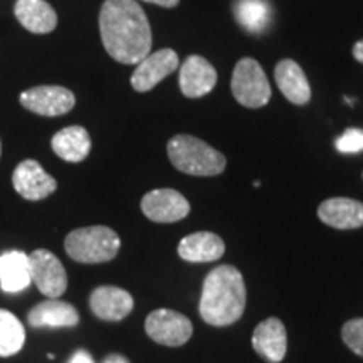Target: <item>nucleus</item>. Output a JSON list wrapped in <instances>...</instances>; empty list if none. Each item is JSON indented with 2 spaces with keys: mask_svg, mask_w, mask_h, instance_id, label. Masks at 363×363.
<instances>
[{
  "mask_svg": "<svg viewBox=\"0 0 363 363\" xmlns=\"http://www.w3.org/2000/svg\"><path fill=\"white\" fill-rule=\"evenodd\" d=\"M99 33L106 52L121 65H138L152 51V27L136 0H104Z\"/></svg>",
  "mask_w": 363,
  "mask_h": 363,
  "instance_id": "obj_1",
  "label": "nucleus"
},
{
  "mask_svg": "<svg viewBox=\"0 0 363 363\" xmlns=\"http://www.w3.org/2000/svg\"><path fill=\"white\" fill-rule=\"evenodd\" d=\"M247 301L246 283L238 267L222 264L206 276L199 313L207 325L229 326L240 320Z\"/></svg>",
  "mask_w": 363,
  "mask_h": 363,
  "instance_id": "obj_2",
  "label": "nucleus"
},
{
  "mask_svg": "<svg viewBox=\"0 0 363 363\" xmlns=\"http://www.w3.org/2000/svg\"><path fill=\"white\" fill-rule=\"evenodd\" d=\"M172 165L182 174L216 177L225 170V157L219 150L192 135H175L167 143Z\"/></svg>",
  "mask_w": 363,
  "mask_h": 363,
  "instance_id": "obj_3",
  "label": "nucleus"
},
{
  "mask_svg": "<svg viewBox=\"0 0 363 363\" xmlns=\"http://www.w3.org/2000/svg\"><path fill=\"white\" fill-rule=\"evenodd\" d=\"M120 247V235L106 225L79 227L71 230L65 240L67 256L81 264H101L113 261Z\"/></svg>",
  "mask_w": 363,
  "mask_h": 363,
  "instance_id": "obj_4",
  "label": "nucleus"
},
{
  "mask_svg": "<svg viewBox=\"0 0 363 363\" xmlns=\"http://www.w3.org/2000/svg\"><path fill=\"white\" fill-rule=\"evenodd\" d=\"M230 89L239 104L246 108H262L271 99V84L264 69L256 59L244 57L235 65Z\"/></svg>",
  "mask_w": 363,
  "mask_h": 363,
  "instance_id": "obj_5",
  "label": "nucleus"
},
{
  "mask_svg": "<svg viewBox=\"0 0 363 363\" xmlns=\"http://www.w3.org/2000/svg\"><path fill=\"white\" fill-rule=\"evenodd\" d=\"M145 331L153 342L165 347H182L192 338L194 326L187 316L179 311L160 308L145 320Z\"/></svg>",
  "mask_w": 363,
  "mask_h": 363,
  "instance_id": "obj_6",
  "label": "nucleus"
},
{
  "mask_svg": "<svg viewBox=\"0 0 363 363\" xmlns=\"http://www.w3.org/2000/svg\"><path fill=\"white\" fill-rule=\"evenodd\" d=\"M30 279L38 286V289L44 296L57 299L67 289V272L59 261L48 249H35L29 254Z\"/></svg>",
  "mask_w": 363,
  "mask_h": 363,
  "instance_id": "obj_7",
  "label": "nucleus"
},
{
  "mask_svg": "<svg viewBox=\"0 0 363 363\" xmlns=\"http://www.w3.org/2000/svg\"><path fill=\"white\" fill-rule=\"evenodd\" d=\"M21 104L40 116H62L76 104L72 91L62 86H35L21 93Z\"/></svg>",
  "mask_w": 363,
  "mask_h": 363,
  "instance_id": "obj_8",
  "label": "nucleus"
},
{
  "mask_svg": "<svg viewBox=\"0 0 363 363\" xmlns=\"http://www.w3.org/2000/svg\"><path fill=\"white\" fill-rule=\"evenodd\" d=\"M142 212L152 222L172 224L189 216L190 203L179 190L155 189L143 195Z\"/></svg>",
  "mask_w": 363,
  "mask_h": 363,
  "instance_id": "obj_9",
  "label": "nucleus"
},
{
  "mask_svg": "<svg viewBox=\"0 0 363 363\" xmlns=\"http://www.w3.org/2000/svg\"><path fill=\"white\" fill-rule=\"evenodd\" d=\"M177 69H179V54L174 49L150 52L136 65L131 74V88L138 93H147Z\"/></svg>",
  "mask_w": 363,
  "mask_h": 363,
  "instance_id": "obj_10",
  "label": "nucleus"
},
{
  "mask_svg": "<svg viewBox=\"0 0 363 363\" xmlns=\"http://www.w3.org/2000/svg\"><path fill=\"white\" fill-rule=\"evenodd\" d=\"M12 185L16 192L26 201H43L56 192L57 182L40 167L39 162L22 160L12 174Z\"/></svg>",
  "mask_w": 363,
  "mask_h": 363,
  "instance_id": "obj_11",
  "label": "nucleus"
},
{
  "mask_svg": "<svg viewBox=\"0 0 363 363\" xmlns=\"http://www.w3.org/2000/svg\"><path fill=\"white\" fill-rule=\"evenodd\" d=\"M179 84L184 96L187 98H202L211 93L217 84L216 67L207 61L206 57L189 56L180 66Z\"/></svg>",
  "mask_w": 363,
  "mask_h": 363,
  "instance_id": "obj_12",
  "label": "nucleus"
},
{
  "mask_svg": "<svg viewBox=\"0 0 363 363\" xmlns=\"http://www.w3.org/2000/svg\"><path fill=\"white\" fill-rule=\"evenodd\" d=\"M133 296L116 286H98L89 294L93 315L103 321H121L133 311Z\"/></svg>",
  "mask_w": 363,
  "mask_h": 363,
  "instance_id": "obj_13",
  "label": "nucleus"
},
{
  "mask_svg": "<svg viewBox=\"0 0 363 363\" xmlns=\"http://www.w3.org/2000/svg\"><path fill=\"white\" fill-rule=\"evenodd\" d=\"M252 348L266 362H283L288 352V333L283 321L276 316L261 321L252 333Z\"/></svg>",
  "mask_w": 363,
  "mask_h": 363,
  "instance_id": "obj_14",
  "label": "nucleus"
},
{
  "mask_svg": "<svg viewBox=\"0 0 363 363\" xmlns=\"http://www.w3.org/2000/svg\"><path fill=\"white\" fill-rule=\"evenodd\" d=\"M318 217L333 229H360L363 227V203L347 197L326 199L318 207Z\"/></svg>",
  "mask_w": 363,
  "mask_h": 363,
  "instance_id": "obj_15",
  "label": "nucleus"
},
{
  "mask_svg": "<svg viewBox=\"0 0 363 363\" xmlns=\"http://www.w3.org/2000/svg\"><path fill=\"white\" fill-rule=\"evenodd\" d=\"M27 321L33 328H71L79 323V313L71 303L48 299L29 311Z\"/></svg>",
  "mask_w": 363,
  "mask_h": 363,
  "instance_id": "obj_16",
  "label": "nucleus"
},
{
  "mask_svg": "<svg viewBox=\"0 0 363 363\" xmlns=\"http://www.w3.org/2000/svg\"><path fill=\"white\" fill-rule=\"evenodd\" d=\"M177 252L187 262H214L224 256L225 244L217 234L201 230L185 235L179 242Z\"/></svg>",
  "mask_w": 363,
  "mask_h": 363,
  "instance_id": "obj_17",
  "label": "nucleus"
},
{
  "mask_svg": "<svg viewBox=\"0 0 363 363\" xmlns=\"http://www.w3.org/2000/svg\"><path fill=\"white\" fill-rule=\"evenodd\" d=\"M274 78L279 91L289 103L303 106L311 99L310 83H308L305 71L301 69L298 62L291 61V59L279 61L276 66Z\"/></svg>",
  "mask_w": 363,
  "mask_h": 363,
  "instance_id": "obj_18",
  "label": "nucleus"
},
{
  "mask_svg": "<svg viewBox=\"0 0 363 363\" xmlns=\"http://www.w3.org/2000/svg\"><path fill=\"white\" fill-rule=\"evenodd\" d=\"M13 13L33 34H49L57 26V13L45 0H17Z\"/></svg>",
  "mask_w": 363,
  "mask_h": 363,
  "instance_id": "obj_19",
  "label": "nucleus"
},
{
  "mask_svg": "<svg viewBox=\"0 0 363 363\" xmlns=\"http://www.w3.org/2000/svg\"><path fill=\"white\" fill-rule=\"evenodd\" d=\"M30 283V264L26 252L12 249L0 254V288L4 293H21Z\"/></svg>",
  "mask_w": 363,
  "mask_h": 363,
  "instance_id": "obj_20",
  "label": "nucleus"
},
{
  "mask_svg": "<svg viewBox=\"0 0 363 363\" xmlns=\"http://www.w3.org/2000/svg\"><path fill=\"white\" fill-rule=\"evenodd\" d=\"M233 12L238 24L252 35L266 34L274 16L269 0H235Z\"/></svg>",
  "mask_w": 363,
  "mask_h": 363,
  "instance_id": "obj_21",
  "label": "nucleus"
},
{
  "mask_svg": "<svg viewBox=\"0 0 363 363\" xmlns=\"http://www.w3.org/2000/svg\"><path fill=\"white\" fill-rule=\"evenodd\" d=\"M51 147L61 160L69 163L83 162L91 152V136L83 126H67L52 136Z\"/></svg>",
  "mask_w": 363,
  "mask_h": 363,
  "instance_id": "obj_22",
  "label": "nucleus"
},
{
  "mask_svg": "<svg viewBox=\"0 0 363 363\" xmlns=\"http://www.w3.org/2000/svg\"><path fill=\"white\" fill-rule=\"evenodd\" d=\"M26 343V328L9 310H0V357H12Z\"/></svg>",
  "mask_w": 363,
  "mask_h": 363,
  "instance_id": "obj_23",
  "label": "nucleus"
},
{
  "mask_svg": "<svg viewBox=\"0 0 363 363\" xmlns=\"http://www.w3.org/2000/svg\"><path fill=\"white\" fill-rule=\"evenodd\" d=\"M342 340L353 353L363 357V318H353L343 325Z\"/></svg>",
  "mask_w": 363,
  "mask_h": 363,
  "instance_id": "obj_24",
  "label": "nucleus"
},
{
  "mask_svg": "<svg viewBox=\"0 0 363 363\" xmlns=\"http://www.w3.org/2000/svg\"><path fill=\"white\" fill-rule=\"evenodd\" d=\"M335 147L340 153H360L363 152V130L360 128H348L343 131V135H340L335 142Z\"/></svg>",
  "mask_w": 363,
  "mask_h": 363,
  "instance_id": "obj_25",
  "label": "nucleus"
},
{
  "mask_svg": "<svg viewBox=\"0 0 363 363\" xmlns=\"http://www.w3.org/2000/svg\"><path fill=\"white\" fill-rule=\"evenodd\" d=\"M69 363H94V360L86 350H76L69 358Z\"/></svg>",
  "mask_w": 363,
  "mask_h": 363,
  "instance_id": "obj_26",
  "label": "nucleus"
},
{
  "mask_svg": "<svg viewBox=\"0 0 363 363\" xmlns=\"http://www.w3.org/2000/svg\"><path fill=\"white\" fill-rule=\"evenodd\" d=\"M143 2L148 4H155V6L165 7V9H174L180 4V0H143Z\"/></svg>",
  "mask_w": 363,
  "mask_h": 363,
  "instance_id": "obj_27",
  "label": "nucleus"
},
{
  "mask_svg": "<svg viewBox=\"0 0 363 363\" xmlns=\"http://www.w3.org/2000/svg\"><path fill=\"white\" fill-rule=\"evenodd\" d=\"M101 363H130V360L126 357L120 355V353H111V355H108Z\"/></svg>",
  "mask_w": 363,
  "mask_h": 363,
  "instance_id": "obj_28",
  "label": "nucleus"
},
{
  "mask_svg": "<svg viewBox=\"0 0 363 363\" xmlns=\"http://www.w3.org/2000/svg\"><path fill=\"white\" fill-rule=\"evenodd\" d=\"M353 57L363 65V39L358 40V43L353 45Z\"/></svg>",
  "mask_w": 363,
  "mask_h": 363,
  "instance_id": "obj_29",
  "label": "nucleus"
},
{
  "mask_svg": "<svg viewBox=\"0 0 363 363\" xmlns=\"http://www.w3.org/2000/svg\"><path fill=\"white\" fill-rule=\"evenodd\" d=\"M0 155H2V143H0Z\"/></svg>",
  "mask_w": 363,
  "mask_h": 363,
  "instance_id": "obj_30",
  "label": "nucleus"
}]
</instances>
